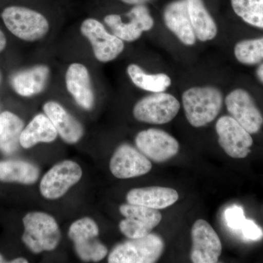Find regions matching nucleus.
<instances>
[{"label": "nucleus", "mask_w": 263, "mask_h": 263, "mask_svg": "<svg viewBox=\"0 0 263 263\" xmlns=\"http://www.w3.org/2000/svg\"><path fill=\"white\" fill-rule=\"evenodd\" d=\"M100 230L94 219L84 217L71 224L68 236L73 242L76 254L84 261L100 262L108 254V249L98 239Z\"/></svg>", "instance_id": "obj_5"}, {"label": "nucleus", "mask_w": 263, "mask_h": 263, "mask_svg": "<svg viewBox=\"0 0 263 263\" xmlns=\"http://www.w3.org/2000/svg\"><path fill=\"white\" fill-rule=\"evenodd\" d=\"M24 128L23 121L10 111L0 114V151L12 155L21 146L20 138Z\"/></svg>", "instance_id": "obj_21"}, {"label": "nucleus", "mask_w": 263, "mask_h": 263, "mask_svg": "<svg viewBox=\"0 0 263 263\" xmlns=\"http://www.w3.org/2000/svg\"><path fill=\"white\" fill-rule=\"evenodd\" d=\"M0 81H1V76H0Z\"/></svg>", "instance_id": "obj_37"}, {"label": "nucleus", "mask_w": 263, "mask_h": 263, "mask_svg": "<svg viewBox=\"0 0 263 263\" xmlns=\"http://www.w3.org/2000/svg\"><path fill=\"white\" fill-rule=\"evenodd\" d=\"M127 72L133 84L144 91L164 92L171 85V77L167 74H148L136 64L128 65Z\"/></svg>", "instance_id": "obj_23"}, {"label": "nucleus", "mask_w": 263, "mask_h": 263, "mask_svg": "<svg viewBox=\"0 0 263 263\" xmlns=\"http://www.w3.org/2000/svg\"><path fill=\"white\" fill-rule=\"evenodd\" d=\"M193 248L191 260L194 263H216L219 260L222 246L219 235L207 221L197 219L192 228Z\"/></svg>", "instance_id": "obj_11"}, {"label": "nucleus", "mask_w": 263, "mask_h": 263, "mask_svg": "<svg viewBox=\"0 0 263 263\" xmlns=\"http://www.w3.org/2000/svg\"><path fill=\"white\" fill-rule=\"evenodd\" d=\"M179 197V194L174 189L148 186L133 189L128 192L126 199L128 203L160 210L174 205Z\"/></svg>", "instance_id": "obj_17"}, {"label": "nucleus", "mask_w": 263, "mask_h": 263, "mask_svg": "<svg viewBox=\"0 0 263 263\" xmlns=\"http://www.w3.org/2000/svg\"><path fill=\"white\" fill-rule=\"evenodd\" d=\"M181 105L174 95L153 93L141 99L135 105L133 113L138 122L151 124H164L177 116Z\"/></svg>", "instance_id": "obj_6"}, {"label": "nucleus", "mask_w": 263, "mask_h": 263, "mask_svg": "<svg viewBox=\"0 0 263 263\" xmlns=\"http://www.w3.org/2000/svg\"><path fill=\"white\" fill-rule=\"evenodd\" d=\"M164 242L160 235L149 233L117 245L108 255L109 263H154L160 258Z\"/></svg>", "instance_id": "obj_4"}, {"label": "nucleus", "mask_w": 263, "mask_h": 263, "mask_svg": "<svg viewBox=\"0 0 263 263\" xmlns=\"http://www.w3.org/2000/svg\"><path fill=\"white\" fill-rule=\"evenodd\" d=\"M152 168L149 159L128 144L118 147L110 161V172L119 179L139 177L149 173Z\"/></svg>", "instance_id": "obj_13"}, {"label": "nucleus", "mask_w": 263, "mask_h": 263, "mask_svg": "<svg viewBox=\"0 0 263 263\" xmlns=\"http://www.w3.org/2000/svg\"><path fill=\"white\" fill-rule=\"evenodd\" d=\"M240 230H242L243 235L247 239L258 240L262 238V230L250 219H245Z\"/></svg>", "instance_id": "obj_31"}, {"label": "nucleus", "mask_w": 263, "mask_h": 263, "mask_svg": "<svg viewBox=\"0 0 263 263\" xmlns=\"http://www.w3.org/2000/svg\"><path fill=\"white\" fill-rule=\"evenodd\" d=\"M43 108L64 141L69 144H75L80 141L84 133L82 124L61 104L48 101L43 105Z\"/></svg>", "instance_id": "obj_16"}, {"label": "nucleus", "mask_w": 263, "mask_h": 263, "mask_svg": "<svg viewBox=\"0 0 263 263\" xmlns=\"http://www.w3.org/2000/svg\"><path fill=\"white\" fill-rule=\"evenodd\" d=\"M49 75L47 65H35L15 74L11 79V86L20 96L29 98L42 92L47 85Z\"/></svg>", "instance_id": "obj_18"}, {"label": "nucleus", "mask_w": 263, "mask_h": 263, "mask_svg": "<svg viewBox=\"0 0 263 263\" xmlns=\"http://www.w3.org/2000/svg\"><path fill=\"white\" fill-rule=\"evenodd\" d=\"M189 15L194 32L202 42L212 41L217 35L218 28L202 0H186Z\"/></svg>", "instance_id": "obj_20"}, {"label": "nucleus", "mask_w": 263, "mask_h": 263, "mask_svg": "<svg viewBox=\"0 0 263 263\" xmlns=\"http://www.w3.org/2000/svg\"><path fill=\"white\" fill-rule=\"evenodd\" d=\"M37 166L22 160L0 161V181L33 184L39 178Z\"/></svg>", "instance_id": "obj_22"}, {"label": "nucleus", "mask_w": 263, "mask_h": 263, "mask_svg": "<svg viewBox=\"0 0 263 263\" xmlns=\"http://www.w3.org/2000/svg\"><path fill=\"white\" fill-rule=\"evenodd\" d=\"M104 22L110 29L112 34L125 42L136 41L143 33L132 21L123 22L120 15H107L104 18Z\"/></svg>", "instance_id": "obj_27"}, {"label": "nucleus", "mask_w": 263, "mask_h": 263, "mask_svg": "<svg viewBox=\"0 0 263 263\" xmlns=\"http://www.w3.org/2000/svg\"><path fill=\"white\" fill-rule=\"evenodd\" d=\"M126 16L135 23L143 32L150 31L155 24L150 10L145 5H135L126 13Z\"/></svg>", "instance_id": "obj_28"}, {"label": "nucleus", "mask_w": 263, "mask_h": 263, "mask_svg": "<svg viewBox=\"0 0 263 263\" xmlns=\"http://www.w3.org/2000/svg\"><path fill=\"white\" fill-rule=\"evenodd\" d=\"M119 227L121 233L129 239L143 238L149 234L152 231L141 221L131 218H125V219H123L119 223Z\"/></svg>", "instance_id": "obj_29"}, {"label": "nucleus", "mask_w": 263, "mask_h": 263, "mask_svg": "<svg viewBox=\"0 0 263 263\" xmlns=\"http://www.w3.org/2000/svg\"><path fill=\"white\" fill-rule=\"evenodd\" d=\"M182 104L189 123L194 127H202L219 115L223 95L214 86H195L183 93Z\"/></svg>", "instance_id": "obj_1"}, {"label": "nucleus", "mask_w": 263, "mask_h": 263, "mask_svg": "<svg viewBox=\"0 0 263 263\" xmlns=\"http://www.w3.org/2000/svg\"><path fill=\"white\" fill-rule=\"evenodd\" d=\"M135 141L138 149L155 162L171 160L179 151V143L176 138L167 132L155 128L140 132Z\"/></svg>", "instance_id": "obj_10"}, {"label": "nucleus", "mask_w": 263, "mask_h": 263, "mask_svg": "<svg viewBox=\"0 0 263 263\" xmlns=\"http://www.w3.org/2000/svg\"><path fill=\"white\" fill-rule=\"evenodd\" d=\"M81 32L89 41L96 60L102 63L114 61L124 51V41L109 33L97 19H85Z\"/></svg>", "instance_id": "obj_8"}, {"label": "nucleus", "mask_w": 263, "mask_h": 263, "mask_svg": "<svg viewBox=\"0 0 263 263\" xmlns=\"http://www.w3.org/2000/svg\"><path fill=\"white\" fill-rule=\"evenodd\" d=\"M163 18L166 27L185 46H192L196 43V35L190 15L186 0H176L169 3L164 10Z\"/></svg>", "instance_id": "obj_15"}, {"label": "nucleus", "mask_w": 263, "mask_h": 263, "mask_svg": "<svg viewBox=\"0 0 263 263\" xmlns=\"http://www.w3.org/2000/svg\"><path fill=\"white\" fill-rule=\"evenodd\" d=\"M226 105L231 117L250 134L260 130L263 116L248 91L243 89L233 90L227 95Z\"/></svg>", "instance_id": "obj_12"}, {"label": "nucleus", "mask_w": 263, "mask_h": 263, "mask_svg": "<svg viewBox=\"0 0 263 263\" xmlns=\"http://www.w3.org/2000/svg\"><path fill=\"white\" fill-rule=\"evenodd\" d=\"M226 219L228 226L235 230H240L246 219L243 209L237 205L227 209Z\"/></svg>", "instance_id": "obj_30"}, {"label": "nucleus", "mask_w": 263, "mask_h": 263, "mask_svg": "<svg viewBox=\"0 0 263 263\" xmlns=\"http://www.w3.org/2000/svg\"><path fill=\"white\" fill-rule=\"evenodd\" d=\"M121 1L125 3V4L134 5L135 6V5H145L153 1V0H121Z\"/></svg>", "instance_id": "obj_32"}, {"label": "nucleus", "mask_w": 263, "mask_h": 263, "mask_svg": "<svg viewBox=\"0 0 263 263\" xmlns=\"http://www.w3.org/2000/svg\"><path fill=\"white\" fill-rule=\"evenodd\" d=\"M24 233L22 240L34 254L54 250L61 239L56 219L47 213H28L23 219Z\"/></svg>", "instance_id": "obj_2"}, {"label": "nucleus", "mask_w": 263, "mask_h": 263, "mask_svg": "<svg viewBox=\"0 0 263 263\" xmlns=\"http://www.w3.org/2000/svg\"><path fill=\"white\" fill-rule=\"evenodd\" d=\"M10 263H27L28 262V260L27 259L23 258V257H19V258H16L15 259H13V260L10 261Z\"/></svg>", "instance_id": "obj_35"}, {"label": "nucleus", "mask_w": 263, "mask_h": 263, "mask_svg": "<svg viewBox=\"0 0 263 263\" xmlns=\"http://www.w3.org/2000/svg\"><path fill=\"white\" fill-rule=\"evenodd\" d=\"M119 212L125 218L141 221L150 230L158 226L162 219V214L159 210L136 204H123L119 207Z\"/></svg>", "instance_id": "obj_26"}, {"label": "nucleus", "mask_w": 263, "mask_h": 263, "mask_svg": "<svg viewBox=\"0 0 263 263\" xmlns=\"http://www.w3.org/2000/svg\"><path fill=\"white\" fill-rule=\"evenodd\" d=\"M83 171L77 162L64 160L53 165L43 176L40 192L48 200H57L63 197L82 177Z\"/></svg>", "instance_id": "obj_7"}, {"label": "nucleus", "mask_w": 263, "mask_h": 263, "mask_svg": "<svg viewBox=\"0 0 263 263\" xmlns=\"http://www.w3.org/2000/svg\"><path fill=\"white\" fill-rule=\"evenodd\" d=\"M7 40L5 37L4 33L0 30V53L2 51H4L5 47H6Z\"/></svg>", "instance_id": "obj_33"}, {"label": "nucleus", "mask_w": 263, "mask_h": 263, "mask_svg": "<svg viewBox=\"0 0 263 263\" xmlns=\"http://www.w3.org/2000/svg\"><path fill=\"white\" fill-rule=\"evenodd\" d=\"M58 133L46 114H39L24 128L21 135V146L30 148L41 143H51L57 139Z\"/></svg>", "instance_id": "obj_19"}, {"label": "nucleus", "mask_w": 263, "mask_h": 263, "mask_svg": "<svg viewBox=\"0 0 263 263\" xmlns=\"http://www.w3.org/2000/svg\"><path fill=\"white\" fill-rule=\"evenodd\" d=\"M256 76L259 82L263 84V62L256 70Z\"/></svg>", "instance_id": "obj_34"}, {"label": "nucleus", "mask_w": 263, "mask_h": 263, "mask_svg": "<svg viewBox=\"0 0 263 263\" xmlns=\"http://www.w3.org/2000/svg\"><path fill=\"white\" fill-rule=\"evenodd\" d=\"M6 262L5 260L4 257H3L1 254H0V263Z\"/></svg>", "instance_id": "obj_36"}, {"label": "nucleus", "mask_w": 263, "mask_h": 263, "mask_svg": "<svg viewBox=\"0 0 263 263\" xmlns=\"http://www.w3.org/2000/svg\"><path fill=\"white\" fill-rule=\"evenodd\" d=\"M1 17L7 29L23 41H40L49 32L48 19L37 10L26 7H8L2 12Z\"/></svg>", "instance_id": "obj_3"}, {"label": "nucleus", "mask_w": 263, "mask_h": 263, "mask_svg": "<svg viewBox=\"0 0 263 263\" xmlns=\"http://www.w3.org/2000/svg\"><path fill=\"white\" fill-rule=\"evenodd\" d=\"M219 146L232 158H246L251 152L253 139L250 133L231 116H223L216 124Z\"/></svg>", "instance_id": "obj_9"}, {"label": "nucleus", "mask_w": 263, "mask_h": 263, "mask_svg": "<svg viewBox=\"0 0 263 263\" xmlns=\"http://www.w3.org/2000/svg\"><path fill=\"white\" fill-rule=\"evenodd\" d=\"M65 84L67 91L79 106L86 110L94 107L95 92L91 76L86 66L78 62L70 64L66 71Z\"/></svg>", "instance_id": "obj_14"}, {"label": "nucleus", "mask_w": 263, "mask_h": 263, "mask_svg": "<svg viewBox=\"0 0 263 263\" xmlns=\"http://www.w3.org/2000/svg\"><path fill=\"white\" fill-rule=\"evenodd\" d=\"M231 5L243 22L263 29V0H231Z\"/></svg>", "instance_id": "obj_24"}, {"label": "nucleus", "mask_w": 263, "mask_h": 263, "mask_svg": "<svg viewBox=\"0 0 263 263\" xmlns=\"http://www.w3.org/2000/svg\"><path fill=\"white\" fill-rule=\"evenodd\" d=\"M234 55L242 65L252 66L261 63L263 62V37L237 43Z\"/></svg>", "instance_id": "obj_25"}]
</instances>
